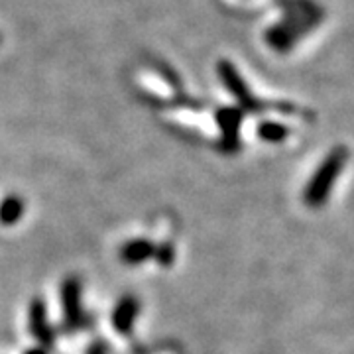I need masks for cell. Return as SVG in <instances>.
Here are the masks:
<instances>
[{
  "label": "cell",
  "instance_id": "cell-1",
  "mask_svg": "<svg viewBox=\"0 0 354 354\" xmlns=\"http://www.w3.org/2000/svg\"><path fill=\"white\" fill-rule=\"evenodd\" d=\"M348 156H351L348 148H344V146H337L335 150L327 153V158L317 167L315 174L311 176L304 191V201L307 207L319 209L329 201L330 191L335 189L337 179L348 162Z\"/></svg>",
  "mask_w": 354,
  "mask_h": 354
},
{
  "label": "cell",
  "instance_id": "cell-2",
  "mask_svg": "<svg viewBox=\"0 0 354 354\" xmlns=\"http://www.w3.org/2000/svg\"><path fill=\"white\" fill-rule=\"evenodd\" d=\"M62 304H64L65 329L75 330L85 327V315L81 307V281L77 278H67L62 283Z\"/></svg>",
  "mask_w": 354,
  "mask_h": 354
},
{
  "label": "cell",
  "instance_id": "cell-3",
  "mask_svg": "<svg viewBox=\"0 0 354 354\" xmlns=\"http://www.w3.org/2000/svg\"><path fill=\"white\" fill-rule=\"evenodd\" d=\"M221 77L225 79V83H227L228 91L239 99V101L248 109V111H262V109H266L264 102H258L256 99H254L252 95H250V91L246 88V85H244V81L241 79V75L230 67L228 64H223L221 65Z\"/></svg>",
  "mask_w": 354,
  "mask_h": 354
},
{
  "label": "cell",
  "instance_id": "cell-4",
  "mask_svg": "<svg viewBox=\"0 0 354 354\" xmlns=\"http://www.w3.org/2000/svg\"><path fill=\"white\" fill-rule=\"evenodd\" d=\"M30 330L34 333V337L38 339L44 346H51L55 341L53 329L48 323V313H46V305L41 299H34L30 304Z\"/></svg>",
  "mask_w": 354,
  "mask_h": 354
},
{
  "label": "cell",
  "instance_id": "cell-5",
  "mask_svg": "<svg viewBox=\"0 0 354 354\" xmlns=\"http://www.w3.org/2000/svg\"><path fill=\"white\" fill-rule=\"evenodd\" d=\"M140 311L138 299L134 295L122 297L113 311V327L120 335H130V330L134 327V321Z\"/></svg>",
  "mask_w": 354,
  "mask_h": 354
},
{
  "label": "cell",
  "instance_id": "cell-6",
  "mask_svg": "<svg viewBox=\"0 0 354 354\" xmlns=\"http://www.w3.org/2000/svg\"><path fill=\"white\" fill-rule=\"evenodd\" d=\"M218 124L225 132V140H223V148L225 152H234V148H239V128H241L242 113L236 109H221L218 114Z\"/></svg>",
  "mask_w": 354,
  "mask_h": 354
},
{
  "label": "cell",
  "instance_id": "cell-7",
  "mask_svg": "<svg viewBox=\"0 0 354 354\" xmlns=\"http://www.w3.org/2000/svg\"><path fill=\"white\" fill-rule=\"evenodd\" d=\"M156 252V246L150 241H144V239H136V241H130L120 248V260L124 264H142L146 262L148 258H152Z\"/></svg>",
  "mask_w": 354,
  "mask_h": 354
},
{
  "label": "cell",
  "instance_id": "cell-8",
  "mask_svg": "<svg viewBox=\"0 0 354 354\" xmlns=\"http://www.w3.org/2000/svg\"><path fill=\"white\" fill-rule=\"evenodd\" d=\"M24 216V201L16 195H8L0 203V223L4 227H12Z\"/></svg>",
  "mask_w": 354,
  "mask_h": 354
},
{
  "label": "cell",
  "instance_id": "cell-9",
  "mask_svg": "<svg viewBox=\"0 0 354 354\" xmlns=\"http://www.w3.org/2000/svg\"><path fill=\"white\" fill-rule=\"evenodd\" d=\"M290 128L281 122H274V120H264L258 124V136L264 140V142H270V144H279L283 140L290 136Z\"/></svg>",
  "mask_w": 354,
  "mask_h": 354
},
{
  "label": "cell",
  "instance_id": "cell-10",
  "mask_svg": "<svg viewBox=\"0 0 354 354\" xmlns=\"http://www.w3.org/2000/svg\"><path fill=\"white\" fill-rule=\"evenodd\" d=\"M153 256L158 258V262L162 266H171L174 264V258H176V250H174V246L171 244H162V246H158L156 248V252Z\"/></svg>",
  "mask_w": 354,
  "mask_h": 354
},
{
  "label": "cell",
  "instance_id": "cell-11",
  "mask_svg": "<svg viewBox=\"0 0 354 354\" xmlns=\"http://www.w3.org/2000/svg\"><path fill=\"white\" fill-rule=\"evenodd\" d=\"M88 354H104V348H102L101 344H95V346L88 351Z\"/></svg>",
  "mask_w": 354,
  "mask_h": 354
},
{
  "label": "cell",
  "instance_id": "cell-12",
  "mask_svg": "<svg viewBox=\"0 0 354 354\" xmlns=\"http://www.w3.org/2000/svg\"><path fill=\"white\" fill-rule=\"evenodd\" d=\"M26 354H48L44 348H32V351H28Z\"/></svg>",
  "mask_w": 354,
  "mask_h": 354
}]
</instances>
